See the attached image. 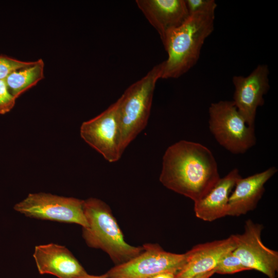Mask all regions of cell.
<instances>
[{"mask_svg":"<svg viewBox=\"0 0 278 278\" xmlns=\"http://www.w3.org/2000/svg\"><path fill=\"white\" fill-rule=\"evenodd\" d=\"M269 70L267 65L259 64L247 76H234L233 100L247 124L254 128L256 111L264 104V96L269 88Z\"/></svg>","mask_w":278,"mask_h":278,"instance_id":"30bf717a","label":"cell"},{"mask_svg":"<svg viewBox=\"0 0 278 278\" xmlns=\"http://www.w3.org/2000/svg\"><path fill=\"white\" fill-rule=\"evenodd\" d=\"M84 200L45 193L29 194L15 204L14 210L25 216L38 219L75 223L82 228L88 223L83 210Z\"/></svg>","mask_w":278,"mask_h":278,"instance_id":"8992f818","label":"cell"},{"mask_svg":"<svg viewBox=\"0 0 278 278\" xmlns=\"http://www.w3.org/2000/svg\"><path fill=\"white\" fill-rule=\"evenodd\" d=\"M263 229L262 224L247 220L243 233L231 235L235 243L233 252L249 270H256L268 278H276L278 252L265 246L261 239Z\"/></svg>","mask_w":278,"mask_h":278,"instance_id":"9c48e42d","label":"cell"},{"mask_svg":"<svg viewBox=\"0 0 278 278\" xmlns=\"http://www.w3.org/2000/svg\"><path fill=\"white\" fill-rule=\"evenodd\" d=\"M245 270H249L243 265L233 251L224 255L214 269L215 272L219 274H233Z\"/></svg>","mask_w":278,"mask_h":278,"instance_id":"e0dca14e","label":"cell"},{"mask_svg":"<svg viewBox=\"0 0 278 278\" xmlns=\"http://www.w3.org/2000/svg\"><path fill=\"white\" fill-rule=\"evenodd\" d=\"M144 251L104 275L108 278H150L163 272L177 273L185 264L187 254L167 252L157 244H145Z\"/></svg>","mask_w":278,"mask_h":278,"instance_id":"52a82bcc","label":"cell"},{"mask_svg":"<svg viewBox=\"0 0 278 278\" xmlns=\"http://www.w3.org/2000/svg\"><path fill=\"white\" fill-rule=\"evenodd\" d=\"M163 68L164 61L130 85L118 99L123 152L148 123L155 84Z\"/></svg>","mask_w":278,"mask_h":278,"instance_id":"277c9868","label":"cell"},{"mask_svg":"<svg viewBox=\"0 0 278 278\" xmlns=\"http://www.w3.org/2000/svg\"><path fill=\"white\" fill-rule=\"evenodd\" d=\"M176 273L173 272H163L157 274L150 278H176Z\"/></svg>","mask_w":278,"mask_h":278,"instance_id":"44dd1931","label":"cell"},{"mask_svg":"<svg viewBox=\"0 0 278 278\" xmlns=\"http://www.w3.org/2000/svg\"><path fill=\"white\" fill-rule=\"evenodd\" d=\"M76 278H108L106 276H105L104 274L99 275V276H96V275H89V274H86L84 275L79 276Z\"/></svg>","mask_w":278,"mask_h":278,"instance_id":"603a6c76","label":"cell"},{"mask_svg":"<svg viewBox=\"0 0 278 278\" xmlns=\"http://www.w3.org/2000/svg\"><path fill=\"white\" fill-rule=\"evenodd\" d=\"M33 257L41 274L76 278L87 274L73 254L63 246L54 243L36 246Z\"/></svg>","mask_w":278,"mask_h":278,"instance_id":"8fae6325","label":"cell"},{"mask_svg":"<svg viewBox=\"0 0 278 278\" xmlns=\"http://www.w3.org/2000/svg\"><path fill=\"white\" fill-rule=\"evenodd\" d=\"M235 247L232 235L227 238L195 246L186 252L187 261L176 274V278H192L214 270L220 259Z\"/></svg>","mask_w":278,"mask_h":278,"instance_id":"4fadbf2b","label":"cell"},{"mask_svg":"<svg viewBox=\"0 0 278 278\" xmlns=\"http://www.w3.org/2000/svg\"><path fill=\"white\" fill-rule=\"evenodd\" d=\"M15 100L10 93L5 80H0V114L10 111L15 105Z\"/></svg>","mask_w":278,"mask_h":278,"instance_id":"ffe728a7","label":"cell"},{"mask_svg":"<svg viewBox=\"0 0 278 278\" xmlns=\"http://www.w3.org/2000/svg\"><path fill=\"white\" fill-rule=\"evenodd\" d=\"M33 63V61H22L6 55H0V80H5L13 72Z\"/></svg>","mask_w":278,"mask_h":278,"instance_id":"ac0fdd59","label":"cell"},{"mask_svg":"<svg viewBox=\"0 0 278 278\" xmlns=\"http://www.w3.org/2000/svg\"><path fill=\"white\" fill-rule=\"evenodd\" d=\"M118 105L117 100L96 117L83 122L80 130L82 139L111 163L119 160L123 153Z\"/></svg>","mask_w":278,"mask_h":278,"instance_id":"ba28073f","label":"cell"},{"mask_svg":"<svg viewBox=\"0 0 278 278\" xmlns=\"http://www.w3.org/2000/svg\"><path fill=\"white\" fill-rule=\"evenodd\" d=\"M220 178L213 154L200 143L181 140L164 154L160 181L194 202L205 196Z\"/></svg>","mask_w":278,"mask_h":278,"instance_id":"6da1fadb","label":"cell"},{"mask_svg":"<svg viewBox=\"0 0 278 278\" xmlns=\"http://www.w3.org/2000/svg\"><path fill=\"white\" fill-rule=\"evenodd\" d=\"M83 210L88 223L82 228V237L90 247L107 253L115 264L120 265L144 251L143 247L127 243L110 207L102 200L90 198L84 200Z\"/></svg>","mask_w":278,"mask_h":278,"instance_id":"3957f363","label":"cell"},{"mask_svg":"<svg viewBox=\"0 0 278 278\" xmlns=\"http://www.w3.org/2000/svg\"><path fill=\"white\" fill-rule=\"evenodd\" d=\"M208 127L215 140L233 154H242L256 142L254 128L249 126L233 101L211 103Z\"/></svg>","mask_w":278,"mask_h":278,"instance_id":"5b68a950","label":"cell"},{"mask_svg":"<svg viewBox=\"0 0 278 278\" xmlns=\"http://www.w3.org/2000/svg\"><path fill=\"white\" fill-rule=\"evenodd\" d=\"M214 273H215L214 270H212L205 273L200 274L197 275L192 278H210L212 276Z\"/></svg>","mask_w":278,"mask_h":278,"instance_id":"7402d4cb","label":"cell"},{"mask_svg":"<svg viewBox=\"0 0 278 278\" xmlns=\"http://www.w3.org/2000/svg\"><path fill=\"white\" fill-rule=\"evenodd\" d=\"M241 177L238 169L234 168L220 178L205 196L194 202L196 216L203 221L212 222L227 216L230 195Z\"/></svg>","mask_w":278,"mask_h":278,"instance_id":"9a60e30c","label":"cell"},{"mask_svg":"<svg viewBox=\"0 0 278 278\" xmlns=\"http://www.w3.org/2000/svg\"><path fill=\"white\" fill-rule=\"evenodd\" d=\"M189 15L198 13L215 11L217 7L214 0H185Z\"/></svg>","mask_w":278,"mask_h":278,"instance_id":"d6986e66","label":"cell"},{"mask_svg":"<svg viewBox=\"0 0 278 278\" xmlns=\"http://www.w3.org/2000/svg\"><path fill=\"white\" fill-rule=\"evenodd\" d=\"M44 62L42 59L11 73L5 81L11 95L16 99L44 78Z\"/></svg>","mask_w":278,"mask_h":278,"instance_id":"2e32d148","label":"cell"},{"mask_svg":"<svg viewBox=\"0 0 278 278\" xmlns=\"http://www.w3.org/2000/svg\"><path fill=\"white\" fill-rule=\"evenodd\" d=\"M215 12L190 14L178 27L169 31L162 42L168 54L161 78H177L198 62L202 47L214 29Z\"/></svg>","mask_w":278,"mask_h":278,"instance_id":"7a4b0ae2","label":"cell"},{"mask_svg":"<svg viewBox=\"0 0 278 278\" xmlns=\"http://www.w3.org/2000/svg\"><path fill=\"white\" fill-rule=\"evenodd\" d=\"M270 167L246 178H239L231 193L227 216H239L255 209L265 191V184L277 172Z\"/></svg>","mask_w":278,"mask_h":278,"instance_id":"5bb4252c","label":"cell"},{"mask_svg":"<svg viewBox=\"0 0 278 278\" xmlns=\"http://www.w3.org/2000/svg\"><path fill=\"white\" fill-rule=\"evenodd\" d=\"M136 3L161 40L189 15L185 0H136Z\"/></svg>","mask_w":278,"mask_h":278,"instance_id":"7c38bea8","label":"cell"}]
</instances>
